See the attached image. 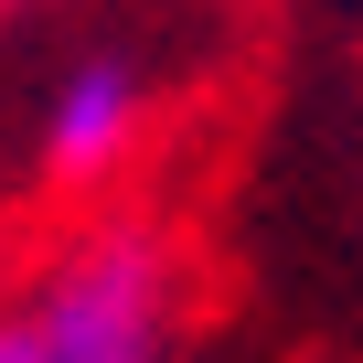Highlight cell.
<instances>
[{
    "mask_svg": "<svg viewBox=\"0 0 363 363\" xmlns=\"http://www.w3.org/2000/svg\"><path fill=\"white\" fill-rule=\"evenodd\" d=\"M171 257L128 225L65 246L33 289L0 299V363H160L171 352Z\"/></svg>",
    "mask_w": 363,
    "mask_h": 363,
    "instance_id": "cell-1",
    "label": "cell"
},
{
    "mask_svg": "<svg viewBox=\"0 0 363 363\" xmlns=\"http://www.w3.org/2000/svg\"><path fill=\"white\" fill-rule=\"evenodd\" d=\"M139 139V75L128 65H75L54 86V118H43V160L54 182H107Z\"/></svg>",
    "mask_w": 363,
    "mask_h": 363,
    "instance_id": "cell-2",
    "label": "cell"
},
{
    "mask_svg": "<svg viewBox=\"0 0 363 363\" xmlns=\"http://www.w3.org/2000/svg\"><path fill=\"white\" fill-rule=\"evenodd\" d=\"M0 11H11V0H0Z\"/></svg>",
    "mask_w": 363,
    "mask_h": 363,
    "instance_id": "cell-3",
    "label": "cell"
}]
</instances>
